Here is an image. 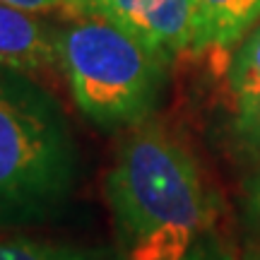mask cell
I'll list each match as a JSON object with an SVG mask.
<instances>
[{
    "label": "cell",
    "instance_id": "7a4b0ae2",
    "mask_svg": "<svg viewBox=\"0 0 260 260\" xmlns=\"http://www.w3.org/2000/svg\"><path fill=\"white\" fill-rule=\"evenodd\" d=\"M63 106L31 75L0 65V229L51 222L77 183Z\"/></svg>",
    "mask_w": 260,
    "mask_h": 260
},
{
    "label": "cell",
    "instance_id": "9c48e42d",
    "mask_svg": "<svg viewBox=\"0 0 260 260\" xmlns=\"http://www.w3.org/2000/svg\"><path fill=\"white\" fill-rule=\"evenodd\" d=\"M234 138L246 152L260 154V92L234 104Z\"/></svg>",
    "mask_w": 260,
    "mask_h": 260
},
{
    "label": "cell",
    "instance_id": "ba28073f",
    "mask_svg": "<svg viewBox=\"0 0 260 260\" xmlns=\"http://www.w3.org/2000/svg\"><path fill=\"white\" fill-rule=\"evenodd\" d=\"M0 260H116L104 248L0 234Z\"/></svg>",
    "mask_w": 260,
    "mask_h": 260
},
{
    "label": "cell",
    "instance_id": "3957f363",
    "mask_svg": "<svg viewBox=\"0 0 260 260\" xmlns=\"http://www.w3.org/2000/svg\"><path fill=\"white\" fill-rule=\"evenodd\" d=\"M73 19L60 29V70L82 116L102 130L149 121L171 60L109 19Z\"/></svg>",
    "mask_w": 260,
    "mask_h": 260
},
{
    "label": "cell",
    "instance_id": "30bf717a",
    "mask_svg": "<svg viewBox=\"0 0 260 260\" xmlns=\"http://www.w3.org/2000/svg\"><path fill=\"white\" fill-rule=\"evenodd\" d=\"M183 260H234V255L226 251V246H224L217 236L207 234L205 239H200V241L183 255Z\"/></svg>",
    "mask_w": 260,
    "mask_h": 260
},
{
    "label": "cell",
    "instance_id": "8fae6325",
    "mask_svg": "<svg viewBox=\"0 0 260 260\" xmlns=\"http://www.w3.org/2000/svg\"><path fill=\"white\" fill-rule=\"evenodd\" d=\"M0 3L29 10V12H39V15H46L51 10H63V0H0Z\"/></svg>",
    "mask_w": 260,
    "mask_h": 260
},
{
    "label": "cell",
    "instance_id": "5b68a950",
    "mask_svg": "<svg viewBox=\"0 0 260 260\" xmlns=\"http://www.w3.org/2000/svg\"><path fill=\"white\" fill-rule=\"evenodd\" d=\"M0 65L27 75L60 68V29L39 12L0 3Z\"/></svg>",
    "mask_w": 260,
    "mask_h": 260
},
{
    "label": "cell",
    "instance_id": "7c38bea8",
    "mask_svg": "<svg viewBox=\"0 0 260 260\" xmlns=\"http://www.w3.org/2000/svg\"><path fill=\"white\" fill-rule=\"evenodd\" d=\"M248 214H251V222L255 224V229L260 232V169L258 174L251 178L248 183Z\"/></svg>",
    "mask_w": 260,
    "mask_h": 260
},
{
    "label": "cell",
    "instance_id": "6da1fadb",
    "mask_svg": "<svg viewBox=\"0 0 260 260\" xmlns=\"http://www.w3.org/2000/svg\"><path fill=\"white\" fill-rule=\"evenodd\" d=\"M106 200L121 260H183L217 219L195 157L152 118L121 140Z\"/></svg>",
    "mask_w": 260,
    "mask_h": 260
},
{
    "label": "cell",
    "instance_id": "4fadbf2b",
    "mask_svg": "<svg viewBox=\"0 0 260 260\" xmlns=\"http://www.w3.org/2000/svg\"><path fill=\"white\" fill-rule=\"evenodd\" d=\"M84 5H87V0H63V10L70 17H80L84 12Z\"/></svg>",
    "mask_w": 260,
    "mask_h": 260
},
{
    "label": "cell",
    "instance_id": "277c9868",
    "mask_svg": "<svg viewBox=\"0 0 260 260\" xmlns=\"http://www.w3.org/2000/svg\"><path fill=\"white\" fill-rule=\"evenodd\" d=\"M80 17L109 19L169 60L193 58L195 0H87Z\"/></svg>",
    "mask_w": 260,
    "mask_h": 260
},
{
    "label": "cell",
    "instance_id": "52a82bcc",
    "mask_svg": "<svg viewBox=\"0 0 260 260\" xmlns=\"http://www.w3.org/2000/svg\"><path fill=\"white\" fill-rule=\"evenodd\" d=\"M224 84L234 104L260 92V22L234 48L224 68Z\"/></svg>",
    "mask_w": 260,
    "mask_h": 260
},
{
    "label": "cell",
    "instance_id": "8992f818",
    "mask_svg": "<svg viewBox=\"0 0 260 260\" xmlns=\"http://www.w3.org/2000/svg\"><path fill=\"white\" fill-rule=\"evenodd\" d=\"M260 22V0H195L193 58H207L224 75L234 48Z\"/></svg>",
    "mask_w": 260,
    "mask_h": 260
},
{
    "label": "cell",
    "instance_id": "5bb4252c",
    "mask_svg": "<svg viewBox=\"0 0 260 260\" xmlns=\"http://www.w3.org/2000/svg\"><path fill=\"white\" fill-rule=\"evenodd\" d=\"M243 260H260V255H258V253H251L248 258H243Z\"/></svg>",
    "mask_w": 260,
    "mask_h": 260
}]
</instances>
